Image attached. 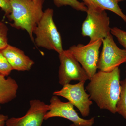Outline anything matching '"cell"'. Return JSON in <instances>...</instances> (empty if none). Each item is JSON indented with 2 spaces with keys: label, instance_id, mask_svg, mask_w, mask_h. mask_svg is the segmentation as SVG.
I'll return each instance as SVG.
<instances>
[{
  "label": "cell",
  "instance_id": "603a6c76",
  "mask_svg": "<svg viewBox=\"0 0 126 126\" xmlns=\"http://www.w3.org/2000/svg\"></svg>",
  "mask_w": 126,
  "mask_h": 126
},
{
  "label": "cell",
  "instance_id": "8fae6325",
  "mask_svg": "<svg viewBox=\"0 0 126 126\" xmlns=\"http://www.w3.org/2000/svg\"><path fill=\"white\" fill-rule=\"evenodd\" d=\"M1 51L13 70L29 71L34 64V61L26 55L23 50L17 47L8 45Z\"/></svg>",
  "mask_w": 126,
  "mask_h": 126
},
{
  "label": "cell",
  "instance_id": "e0dca14e",
  "mask_svg": "<svg viewBox=\"0 0 126 126\" xmlns=\"http://www.w3.org/2000/svg\"><path fill=\"white\" fill-rule=\"evenodd\" d=\"M110 33L117 38L119 43L126 50V31L115 27L111 28Z\"/></svg>",
  "mask_w": 126,
  "mask_h": 126
},
{
  "label": "cell",
  "instance_id": "52a82bcc",
  "mask_svg": "<svg viewBox=\"0 0 126 126\" xmlns=\"http://www.w3.org/2000/svg\"><path fill=\"white\" fill-rule=\"evenodd\" d=\"M60 64L58 72L59 82L61 86L70 83L71 81H86L89 78L81 66L67 50L59 54Z\"/></svg>",
  "mask_w": 126,
  "mask_h": 126
},
{
  "label": "cell",
  "instance_id": "8992f818",
  "mask_svg": "<svg viewBox=\"0 0 126 126\" xmlns=\"http://www.w3.org/2000/svg\"><path fill=\"white\" fill-rule=\"evenodd\" d=\"M102 41L103 45L98 61L97 69L103 72H111L122 64L126 63V50L118 47L111 33Z\"/></svg>",
  "mask_w": 126,
  "mask_h": 126
},
{
  "label": "cell",
  "instance_id": "6da1fadb",
  "mask_svg": "<svg viewBox=\"0 0 126 126\" xmlns=\"http://www.w3.org/2000/svg\"><path fill=\"white\" fill-rule=\"evenodd\" d=\"M120 79L119 67L110 72L99 70L90 79L86 87L90 99L101 109L116 113L117 104L121 92Z\"/></svg>",
  "mask_w": 126,
  "mask_h": 126
},
{
  "label": "cell",
  "instance_id": "ffe728a7",
  "mask_svg": "<svg viewBox=\"0 0 126 126\" xmlns=\"http://www.w3.org/2000/svg\"><path fill=\"white\" fill-rule=\"evenodd\" d=\"M8 118L9 117L7 115L0 114V126H4Z\"/></svg>",
  "mask_w": 126,
  "mask_h": 126
},
{
  "label": "cell",
  "instance_id": "277c9868",
  "mask_svg": "<svg viewBox=\"0 0 126 126\" xmlns=\"http://www.w3.org/2000/svg\"><path fill=\"white\" fill-rule=\"evenodd\" d=\"M87 17L82 24L81 34L90 38L89 42L105 38L111 33L110 18L104 10L88 7Z\"/></svg>",
  "mask_w": 126,
  "mask_h": 126
},
{
  "label": "cell",
  "instance_id": "5b68a950",
  "mask_svg": "<svg viewBox=\"0 0 126 126\" xmlns=\"http://www.w3.org/2000/svg\"><path fill=\"white\" fill-rule=\"evenodd\" d=\"M102 44V40H99L89 42L86 45H74L68 49L87 72L89 80L96 73L99 50Z\"/></svg>",
  "mask_w": 126,
  "mask_h": 126
},
{
  "label": "cell",
  "instance_id": "9c48e42d",
  "mask_svg": "<svg viewBox=\"0 0 126 126\" xmlns=\"http://www.w3.org/2000/svg\"><path fill=\"white\" fill-rule=\"evenodd\" d=\"M49 110L45 116L44 120L55 117L63 118L71 121L79 126H92L94 117L85 119L80 117L70 102L61 101L57 96L53 95L50 100Z\"/></svg>",
  "mask_w": 126,
  "mask_h": 126
},
{
  "label": "cell",
  "instance_id": "2e32d148",
  "mask_svg": "<svg viewBox=\"0 0 126 126\" xmlns=\"http://www.w3.org/2000/svg\"><path fill=\"white\" fill-rule=\"evenodd\" d=\"M13 70L7 59L0 50V75L6 77L8 76Z\"/></svg>",
  "mask_w": 126,
  "mask_h": 126
},
{
  "label": "cell",
  "instance_id": "3957f363",
  "mask_svg": "<svg viewBox=\"0 0 126 126\" xmlns=\"http://www.w3.org/2000/svg\"><path fill=\"white\" fill-rule=\"evenodd\" d=\"M54 10L48 8L44 12L33 33L34 41L38 47L53 50L60 54L64 50L62 39L53 20Z\"/></svg>",
  "mask_w": 126,
  "mask_h": 126
},
{
  "label": "cell",
  "instance_id": "5bb4252c",
  "mask_svg": "<svg viewBox=\"0 0 126 126\" xmlns=\"http://www.w3.org/2000/svg\"><path fill=\"white\" fill-rule=\"evenodd\" d=\"M121 92L117 104V113L126 120V78L120 82Z\"/></svg>",
  "mask_w": 126,
  "mask_h": 126
},
{
  "label": "cell",
  "instance_id": "44dd1931",
  "mask_svg": "<svg viewBox=\"0 0 126 126\" xmlns=\"http://www.w3.org/2000/svg\"><path fill=\"white\" fill-rule=\"evenodd\" d=\"M78 126V125H77V124H75L74 123H73L72 124H70V126Z\"/></svg>",
  "mask_w": 126,
  "mask_h": 126
},
{
  "label": "cell",
  "instance_id": "7a4b0ae2",
  "mask_svg": "<svg viewBox=\"0 0 126 126\" xmlns=\"http://www.w3.org/2000/svg\"><path fill=\"white\" fill-rule=\"evenodd\" d=\"M11 12L7 16L13 22L11 25L25 30L34 41V30L43 16L44 0H9Z\"/></svg>",
  "mask_w": 126,
  "mask_h": 126
},
{
  "label": "cell",
  "instance_id": "d6986e66",
  "mask_svg": "<svg viewBox=\"0 0 126 126\" xmlns=\"http://www.w3.org/2000/svg\"><path fill=\"white\" fill-rule=\"evenodd\" d=\"M0 8L8 16L11 12V7L9 0H0Z\"/></svg>",
  "mask_w": 126,
  "mask_h": 126
},
{
  "label": "cell",
  "instance_id": "9a60e30c",
  "mask_svg": "<svg viewBox=\"0 0 126 126\" xmlns=\"http://www.w3.org/2000/svg\"><path fill=\"white\" fill-rule=\"evenodd\" d=\"M54 4L58 7L68 6L78 11L86 12L88 8L82 2L78 0H53Z\"/></svg>",
  "mask_w": 126,
  "mask_h": 126
},
{
  "label": "cell",
  "instance_id": "7c38bea8",
  "mask_svg": "<svg viewBox=\"0 0 126 126\" xmlns=\"http://www.w3.org/2000/svg\"><path fill=\"white\" fill-rule=\"evenodd\" d=\"M18 85L11 77L6 78L0 75V110L1 105L11 102L17 96Z\"/></svg>",
  "mask_w": 126,
  "mask_h": 126
},
{
  "label": "cell",
  "instance_id": "4fadbf2b",
  "mask_svg": "<svg viewBox=\"0 0 126 126\" xmlns=\"http://www.w3.org/2000/svg\"><path fill=\"white\" fill-rule=\"evenodd\" d=\"M87 6L92 7L104 10L110 11L119 16L126 23V15L123 12L116 0H82Z\"/></svg>",
  "mask_w": 126,
  "mask_h": 126
},
{
  "label": "cell",
  "instance_id": "30bf717a",
  "mask_svg": "<svg viewBox=\"0 0 126 126\" xmlns=\"http://www.w3.org/2000/svg\"><path fill=\"white\" fill-rule=\"evenodd\" d=\"M26 114L20 117H11L6 122V126H42L49 105L38 99L31 100Z\"/></svg>",
  "mask_w": 126,
  "mask_h": 126
},
{
  "label": "cell",
  "instance_id": "ac0fdd59",
  "mask_svg": "<svg viewBox=\"0 0 126 126\" xmlns=\"http://www.w3.org/2000/svg\"><path fill=\"white\" fill-rule=\"evenodd\" d=\"M8 31L6 25L0 22V50L4 49L9 45L7 38Z\"/></svg>",
  "mask_w": 126,
  "mask_h": 126
},
{
  "label": "cell",
  "instance_id": "ba28073f",
  "mask_svg": "<svg viewBox=\"0 0 126 126\" xmlns=\"http://www.w3.org/2000/svg\"><path fill=\"white\" fill-rule=\"evenodd\" d=\"M85 81L79 82L72 84H67L60 90L53 93V95L59 96L67 99L78 109L83 117H87L90 112V107L93 102L90 95L84 89Z\"/></svg>",
  "mask_w": 126,
  "mask_h": 126
},
{
  "label": "cell",
  "instance_id": "7402d4cb",
  "mask_svg": "<svg viewBox=\"0 0 126 126\" xmlns=\"http://www.w3.org/2000/svg\"><path fill=\"white\" fill-rule=\"evenodd\" d=\"M116 0L118 2H121V1H124L126 0Z\"/></svg>",
  "mask_w": 126,
  "mask_h": 126
},
{
  "label": "cell",
  "instance_id": "cb8c5ba5",
  "mask_svg": "<svg viewBox=\"0 0 126 126\" xmlns=\"http://www.w3.org/2000/svg\"></svg>",
  "mask_w": 126,
  "mask_h": 126
}]
</instances>
